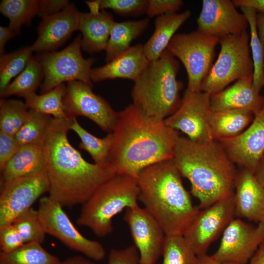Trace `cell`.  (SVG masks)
Masks as SVG:
<instances>
[{
    "label": "cell",
    "instance_id": "38",
    "mask_svg": "<svg viewBox=\"0 0 264 264\" xmlns=\"http://www.w3.org/2000/svg\"><path fill=\"white\" fill-rule=\"evenodd\" d=\"M24 243L44 242L46 233L39 218L37 210L32 207L17 217L12 223Z\"/></svg>",
    "mask_w": 264,
    "mask_h": 264
},
{
    "label": "cell",
    "instance_id": "21",
    "mask_svg": "<svg viewBox=\"0 0 264 264\" xmlns=\"http://www.w3.org/2000/svg\"><path fill=\"white\" fill-rule=\"evenodd\" d=\"M213 111L242 110L255 115L264 106V97L255 90L253 77L237 80L223 90L210 95Z\"/></svg>",
    "mask_w": 264,
    "mask_h": 264
},
{
    "label": "cell",
    "instance_id": "22",
    "mask_svg": "<svg viewBox=\"0 0 264 264\" xmlns=\"http://www.w3.org/2000/svg\"><path fill=\"white\" fill-rule=\"evenodd\" d=\"M150 61L146 57L141 44L131 46L105 65L92 68V82L107 79H128L133 82L148 66Z\"/></svg>",
    "mask_w": 264,
    "mask_h": 264
},
{
    "label": "cell",
    "instance_id": "41",
    "mask_svg": "<svg viewBox=\"0 0 264 264\" xmlns=\"http://www.w3.org/2000/svg\"><path fill=\"white\" fill-rule=\"evenodd\" d=\"M183 5L181 0H147L146 13L149 17L177 13Z\"/></svg>",
    "mask_w": 264,
    "mask_h": 264
},
{
    "label": "cell",
    "instance_id": "13",
    "mask_svg": "<svg viewBox=\"0 0 264 264\" xmlns=\"http://www.w3.org/2000/svg\"><path fill=\"white\" fill-rule=\"evenodd\" d=\"M92 87L80 81L66 82L64 98L65 112L69 119L86 117L104 132L112 133L118 117L115 111L102 97L96 95Z\"/></svg>",
    "mask_w": 264,
    "mask_h": 264
},
{
    "label": "cell",
    "instance_id": "45",
    "mask_svg": "<svg viewBox=\"0 0 264 264\" xmlns=\"http://www.w3.org/2000/svg\"><path fill=\"white\" fill-rule=\"evenodd\" d=\"M236 7L247 6L254 8L257 12L264 13V0H233Z\"/></svg>",
    "mask_w": 264,
    "mask_h": 264
},
{
    "label": "cell",
    "instance_id": "15",
    "mask_svg": "<svg viewBox=\"0 0 264 264\" xmlns=\"http://www.w3.org/2000/svg\"><path fill=\"white\" fill-rule=\"evenodd\" d=\"M264 242V223L256 226L234 218L222 233L220 245L211 255L220 262L247 264Z\"/></svg>",
    "mask_w": 264,
    "mask_h": 264
},
{
    "label": "cell",
    "instance_id": "11",
    "mask_svg": "<svg viewBox=\"0 0 264 264\" xmlns=\"http://www.w3.org/2000/svg\"><path fill=\"white\" fill-rule=\"evenodd\" d=\"M210 94L186 89L180 106L164 122L169 127L185 133L194 141L208 143L213 139L210 124L212 110Z\"/></svg>",
    "mask_w": 264,
    "mask_h": 264
},
{
    "label": "cell",
    "instance_id": "26",
    "mask_svg": "<svg viewBox=\"0 0 264 264\" xmlns=\"http://www.w3.org/2000/svg\"><path fill=\"white\" fill-rule=\"evenodd\" d=\"M149 19L114 22L106 49L108 63L129 49L133 40L142 35L148 27Z\"/></svg>",
    "mask_w": 264,
    "mask_h": 264
},
{
    "label": "cell",
    "instance_id": "44",
    "mask_svg": "<svg viewBox=\"0 0 264 264\" xmlns=\"http://www.w3.org/2000/svg\"><path fill=\"white\" fill-rule=\"evenodd\" d=\"M70 3L67 0H38L37 15L42 19L57 14Z\"/></svg>",
    "mask_w": 264,
    "mask_h": 264
},
{
    "label": "cell",
    "instance_id": "46",
    "mask_svg": "<svg viewBox=\"0 0 264 264\" xmlns=\"http://www.w3.org/2000/svg\"><path fill=\"white\" fill-rule=\"evenodd\" d=\"M17 35L9 27L0 26V54L4 53V47L7 42Z\"/></svg>",
    "mask_w": 264,
    "mask_h": 264
},
{
    "label": "cell",
    "instance_id": "17",
    "mask_svg": "<svg viewBox=\"0 0 264 264\" xmlns=\"http://www.w3.org/2000/svg\"><path fill=\"white\" fill-rule=\"evenodd\" d=\"M197 23V30L219 39L240 34L249 26L244 15L237 11L230 0H203Z\"/></svg>",
    "mask_w": 264,
    "mask_h": 264
},
{
    "label": "cell",
    "instance_id": "5",
    "mask_svg": "<svg viewBox=\"0 0 264 264\" xmlns=\"http://www.w3.org/2000/svg\"><path fill=\"white\" fill-rule=\"evenodd\" d=\"M179 69L178 62L166 49L134 81L132 104L149 118L164 121L181 104L183 84L176 78Z\"/></svg>",
    "mask_w": 264,
    "mask_h": 264
},
{
    "label": "cell",
    "instance_id": "43",
    "mask_svg": "<svg viewBox=\"0 0 264 264\" xmlns=\"http://www.w3.org/2000/svg\"><path fill=\"white\" fill-rule=\"evenodd\" d=\"M21 145L15 135L0 131V170L2 171Z\"/></svg>",
    "mask_w": 264,
    "mask_h": 264
},
{
    "label": "cell",
    "instance_id": "7",
    "mask_svg": "<svg viewBox=\"0 0 264 264\" xmlns=\"http://www.w3.org/2000/svg\"><path fill=\"white\" fill-rule=\"evenodd\" d=\"M249 37L245 31L220 38L219 55L202 82L201 91L212 94L223 90L234 81L253 77Z\"/></svg>",
    "mask_w": 264,
    "mask_h": 264
},
{
    "label": "cell",
    "instance_id": "25",
    "mask_svg": "<svg viewBox=\"0 0 264 264\" xmlns=\"http://www.w3.org/2000/svg\"><path fill=\"white\" fill-rule=\"evenodd\" d=\"M187 9L180 13L166 14L156 17L154 30L144 44V53L150 61L158 59L167 47L178 28L191 17Z\"/></svg>",
    "mask_w": 264,
    "mask_h": 264
},
{
    "label": "cell",
    "instance_id": "19",
    "mask_svg": "<svg viewBox=\"0 0 264 264\" xmlns=\"http://www.w3.org/2000/svg\"><path fill=\"white\" fill-rule=\"evenodd\" d=\"M81 12L70 3L60 12L45 17L38 25L36 40L31 46L39 53L55 51L78 30Z\"/></svg>",
    "mask_w": 264,
    "mask_h": 264
},
{
    "label": "cell",
    "instance_id": "29",
    "mask_svg": "<svg viewBox=\"0 0 264 264\" xmlns=\"http://www.w3.org/2000/svg\"><path fill=\"white\" fill-rule=\"evenodd\" d=\"M66 89V85L62 84L46 93H33L24 98L25 104L28 109L38 112L57 119L69 120L64 104Z\"/></svg>",
    "mask_w": 264,
    "mask_h": 264
},
{
    "label": "cell",
    "instance_id": "37",
    "mask_svg": "<svg viewBox=\"0 0 264 264\" xmlns=\"http://www.w3.org/2000/svg\"><path fill=\"white\" fill-rule=\"evenodd\" d=\"M52 117L29 109L28 117L15 137L21 146L43 143Z\"/></svg>",
    "mask_w": 264,
    "mask_h": 264
},
{
    "label": "cell",
    "instance_id": "35",
    "mask_svg": "<svg viewBox=\"0 0 264 264\" xmlns=\"http://www.w3.org/2000/svg\"><path fill=\"white\" fill-rule=\"evenodd\" d=\"M29 110L25 103L16 99L0 100V131L15 135L25 122Z\"/></svg>",
    "mask_w": 264,
    "mask_h": 264
},
{
    "label": "cell",
    "instance_id": "40",
    "mask_svg": "<svg viewBox=\"0 0 264 264\" xmlns=\"http://www.w3.org/2000/svg\"><path fill=\"white\" fill-rule=\"evenodd\" d=\"M24 242L13 223L0 226L1 252L8 253L22 246Z\"/></svg>",
    "mask_w": 264,
    "mask_h": 264
},
{
    "label": "cell",
    "instance_id": "49",
    "mask_svg": "<svg viewBox=\"0 0 264 264\" xmlns=\"http://www.w3.org/2000/svg\"><path fill=\"white\" fill-rule=\"evenodd\" d=\"M248 264H264V242L250 259Z\"/></svg>",
    "mask_w": 264,
    "mask_h": 264
},
{
    "label": "cell",
    "instance_id": "50",
    "mask_svg": "<svg viewBox=\"0 0 264 264\" xmlns=\"http://www.w3.org/2000/svg\"><path fill=\"white\" fill-rule=\"evenodd\" d=\"M197 264H242L232 262H220L213 258L212 256H209L207 254L198 256Z\"/></svg>",
    "mask_w": 264,
    "mask_h": 264
},
{
    "label": "cell",
    "instance_id": "31",
    "mask_svg": "<svg viewBox=\"0 0 264 264\" xmlns=\"http://www.w3.org/2000/svg\"><path fill=\"white\" fill-rule=\"evenodd\" d=\"M240 9L246 18L250 27V48L254 66L253 85L256 92L259 93L264 87V47L257 32V12L250 7H241Z\"/></svg>",
    "mask_w": 264,
    "mask_h": 264
},
{
    "label": "cell",
    "instance_id": "6",
    "mask_svg": "<svg viewBox=\"0 0 264 264\" xmlns=\"http://www.w3.org/2000/svg\"><path fill=\"white\" fill-rule=\"evenodd\" d=\"M137 179L116 174L101 185L82 205L77 219L78 225L87 227L97 237L112 232V219L124 209L138 205Z\"/></svg>",
    "mask_w": 264,
    "mask_h": 264
},
{
    "label": "cell",
    "instance_id": "34",
    "mask_svg": "<svg viewBox=\"0 0 264 264\" xmlns=\"http://www.w3.org/2000/svg\"><path fill=\"white\" fill-rule=\"evenodd\" d=\"M33 52L31 46H27L0 55V92L24 69L33 56Z\"/></svg>",
    "mask_w": 264,
    "mask_h": 264
},
{
    "label": "cell",
    "instance_id": "18",
    "mask_svg": "<svg viewBox=\"0 0 264 264\" xmlns=\"http://www.w3.org/2000/svg\"><path fill=\"white\" fill-rule=\"evenodd\" d=\"M218 142L234 163L254 173L264 153V106L241 133Z\"/></svg>",
    "mask_w": 264,
    "mask_h": 264
},
{
    "label": "cell",
    "instance_id": "12",
    "mask_svg": "<svg viewBox=\"0 0 264 264\" xmlns=\"http://www.w3.org/2000/svg\"><path fill=\"white\" fill-rule=\"evenodd\" d=\"M234 218L233 194L199 210L183 236L197 256L206 254L210 245Z\"/></svg>",
    "mask_w": 264,
    "mask_h": 264
},
{
    "label": "cell",
    "instance_id": "14",
    "mask_svg": "<svg viewBox=\"0 0 264 264\" xmlns=\"http://www.w3.org/2000/svg\"><path fill=\"white\" fill-rule=\"evenodd\" d=\"M49 189L46 170L0 183V226L12 223Z\"/></svg>",
    "mask_w": 264,
    "mask_h": 264
},
{
    "label": "cell",
    "instance_id": "1",
    "mask_svg": "<svg viewBox=\"0 0 264 264\" xmlns=\"http://www.w3.org/2000/svg\"><path fill=\"white\" fill-rule=\"evenodd\" d=\"M70 119L52 117L43 141L49 196L63 207L84 204L104 183L116 175L108 163L87 161L67 138Z\"/></svg>",
    "mask_w": 264,
    "mask_h": 264
},
{
    "label": "cell",
    "instance_id": "48",
    "mask_svg": "<svg viewBox=\"0 0 264 264\" xmlns=\"http://www.w3.org/2000/svg\"><path fill=\"white\" fill-rule=\"evenodd\" d=\"M254 174L257 180L264 188V153L260 159Z\"/></svg>",
    "mask_w": 264,
    "mask_h": 264
},
{
    "label": "cell",
    "instance_id": "33",
    "mask_svg": "<svg viewBox=\"0 0 264 264\" xmlns=\"http://www.w3.org/2000/svg\"><path fill=\"white\" fill-rule=\"evenodd\" d=\"M38 9L37 0H2L0 3V12L9 19L8 27L17 35L23 25H30Z\"/></svg>",
    "mask_w": 264,
    "mask_h": 264
},
{
    "label": "cell",
    "instance_id": "27",
    "mask_svg": "<svg viewBox=\"0 0 264 264\" xmlns=\"http://www.w3.org/2000/svg\"><path fill=\"white\" fill-rule=\"evenodd\" d=\"M253 115L242 110H212L210 124L213 139L219 141L240 134L252 121Z\"/></svg>",
    "mask_w": 264,
    "mask_h": 264
},
{
    "label": "cell",
    "instance_id": "28",
    "mask_svg": "<svg viewBox=\"0 0 264 264\" xmlns=\"http://www.w3.org/2000/svg\"><path fill=\"white\" fill-rule=\"evenodd\" d=\"M44 79L43 67L36 57L33 56L24 69L0 92V97L15 95L24 98L36 93Z\"/></svg>",
    "mask_w": 264,
    "mask_h": 264
},
{
    "label": "cell",
    "instance_id": "3",
    "mask_svg": "<svg viewBox=\"0 0 264 264\" xmlns=\"http://www.w3.org/2000/svg\"><path fill=\"white\" fill-rule=\"evenodd\" d=\"M173 160L181 176L189 181L199 209L234 194L237 171L219 142H198L179 136Z\"/></svg>",
    "mask_w": 264,
    "mask_h": 264
},
{
    "label": "cell",
    "instance_id": "51",
    "mask_svg": "<svg viewBox=\"0 0 264 264\" xmlns=\"http://www.w3.org/2000/svg\"><path fill=\"white\" fill-rule=\"evenodd\" d=\"M60 264H96L81 256H75L67 258Z\"/></svg>",
    "mask_w": 264,
    "mask_h": 264
},
{
    "label": "cell",
    "instance_id": "8",
    "mask_svg": "<svg viewBox=\"0 0 264 264\" xmlns=\"http://www.w3.org/2000/svg\"><path fill=\"white\" fill-rule=\"evenodd\" d=\"M219 39L198 30L176 34L171 39L167 50L184 66L188 90L201 91L202 82L213 65Z\"/></svg>",
    "mask_w": 264,
    "mask_h": 264
},
{
    "label": "cell",
    "instance_id": "39",
    "mask_svg": "<svg viewBox=\"0 0 264 264\" xmlns=\"http://www.w3.org/2000/svg\"><path fill=\"white\" fill-rule=\"evenodd\" d=\"M89 11L110 9L122 16H138L146 13L147 0H94L85 1Z\"/></svg>",
    "mask_w": 264,
    "mask_h": 264
},
{
    "label": "cell",
    "instance_id": "4",
    "mask_svg": "<svg viewBox=\"0 0 264 264\" xmlns=\"http://www.w3.org/2000/svg\"><path fill=\"white\" fill-rule=\"evenodd\" d=\"M173 159L143 169L137 177L138 200L166 235H183L199 211L185 188Z\"/></svg>",
    "mask_w": 264,
    "mask_h": 264
},
{
    "label": "cell",
    "instance_id": "9",
    "mask_svg": "<svg viewBox=\"0 0 264 264\" xmlns=\"http://www.w3.org/2000/svg\"><path fill=\"white\" fill-rule=\"evenodd\" d=\"M81 34L67 47L59 51L39 53L36 56L44 72L40 87L41 94L72 81H82L93 87L90 78L95 58L85 59L81 53Z\"/></svg>",
    "mask_w": 264,
    "mask_h": 264
},
{
    "label": "cell",
    "instance_id": "20",
    "mask_svg": "<svg viewBox=\"0 0 264 264\" xmlns=\"http://www.w3.org/2000/svg\"><path fill=\"white\" fill-rule=\"evenodd\" d=\"M234 191L235 217L264 223V188L254 173L243 167L237 171Z\"/></svg>",
    "mask_w": 264,
    "mask_h": 264
},
{
    "label": "cell",
    "instance_id": "36",
    "mask_svg": "<svg viewBox=\"0 0 264 264\" xmlns=\"http://www.w3.org/2000/svg\"><path fill=\"white\" fill-rule=\"evenodd\" d=\"M162 264H197L198 256L183 235H166Z\"/></svg>",
    "mask_w": 264,
    "mask_h": 264
},
{
    "label": "cell",
    "instance_id": "30",
    "mask_svg": "<svg viewBox=\"0 0 264 264\" xmlns=\"http://www.w3.org/2000/svg\"><path fill=\"white\" fill-rule=\"evenodd\" d=\"M70 129L77 134L81 140L80 148L90 155L94 163L99 165L108 163L109 153L113 141L112 133H108L104 138L97 137L84 129L76 118L70 119Z\"/></svg>",
    "mask_w": 264,
    "mask_h": 264
},
{
    "label": "cell",
    "instance_id": "2",
    "mask_svg": "<svg viewBox=\"0 0 264 264\" xmlns=\"http://www.w3.org/2000/svg\"><path fill=\"white\" fill-rule=\"evenodd\" d=\"M108 163L116 174L137 178L145 168L173 158L177 131L145 116L132 103L118 112Z\"/></svg>",
    "mask_w": 264,
    "mask_h": 264
},
{
    "label": "cell",
    "instance_id": "23",
    "mask_svg": "<svg viewBox=\"0 0 264 264\" xmlns=\"http://www.w3.org/2000/svg\"><path fill=\"white\" fill-rule=\"evenodd\" d=\"M114 22L105 10L81 13L78 30L82 33V48L90 53L106 50Z\"/></svg>",
    "mask_w": 264,
    "mask_h": 264
},
{
    "label": "cell",
    "instance_id": "32",
    "mask_svg": "<svg viewBox=\"0 0 264 264\" xmlns=\"http://www.w3.org/2000/svg\"><path fill=\"white\" fill-rule=\"evenodd\" d=\"M59 259L46 251L41 243H24L8 253L0 252V264H60Z\"/></svg>",
    "mask_w": 264,
    "mask_h": 264
},
{
    "label": "cell",
    "instance_id": "24",
    "mask_svg": "<svg viewBox=\"0 0 264 264\" xmlns=\"http://www.w3.org/2000/svg\"><path fill=\"white\" fill-rule=\"evenodd\" d=\"M45 170L46 160L43 143L21 146L0 171V183Z\"/></svg>",
    "mask_w": 264,
    "mask_h": 264
},
{
    "label": "cell",
    "instance_id": "16",
    "mask_svg": "<svg viewBox=\"0 0 264 264\" xmlns=\"http://www.w3.org/2000/svg\"><path fill=\"white\" fill-rule=\"evenodd\" d=\"M123 220L138 250L139 264H156L162 256L166 236L157 221L138 204L127 208Z\"/></svg>",
    "mask_w": 264,
    "mask_h": 264
},
{
    "label": "cell",
    "instance_id": "42",
    "mask_svg": "<svg viewBox=\"0 0 264 264\" xmlns=\"http://www.w3.org/2000/svg\"><path fill=\"white\" fill-rule=\"evenodd\" d=\"M108 264H139V255L133 244L125 248L111 249L109 254Z\"/></svg>",
    "mask_w": 264,
    "mask_h": 264
},
{
    "label": "cell",
    "instance_id": "10",
    "mask_svg": "<svg viewBox=\"0 0 264 264\" xmlns=\"http://www.w3.org/2000/svg\"><path fill=\"white\" fill-rule=\"evenodd\" d=\"M63 208L49 196L40 199L37 210L46 234L55 237L66 246L87 258L96 261L103 260L106 257L103 245L81 234Z\"/></svg>",
    "mask_w": 264,
    "mask_h": 264
},
{
    "label": "cell",
    "instance_id": "47",
    "mask_svg": "<svg viewBox=\"0 0 264 264\" xmlns=\"http://www.w3.org/2000/svg\"><path fill=\"white\" fill-rule=\"evenodd\" d=\"M256 25L259 39L264 47V13L257 12Z\"/></svg>",
    "mask_w": 264,
    "mask_h": 264
}]
</instances>
